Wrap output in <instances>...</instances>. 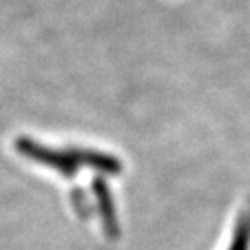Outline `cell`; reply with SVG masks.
Segmentation results:
<instances>
[{
    "label": "cell",
    "mask_w": 250,
    "mask_h": 250,
    "mask_svg": "<svg viewBox=\"0 0 250 250\" xmlns=\"http://www.w3.org/2000/svg\"><path fill=\"white\" fill-rule=\"evenodd\" d=\"M71 156L78 163H85L87 167L95 170H100V172H106V174H119L123 170V163L109 156V154H102V152L97 150H89V148H69Z\"/></svg>",
    "instance_id": "cell-3"
},
{
    "label": "cell",
    "mask_w": 250,
    "mask_h": 250,
    "mask_svg": "<svg viewBox=\"0 0 250 250\" xmlns=\"http://www.w3.org/2000/svg\"><path fill=\"white\" fill-rule=\"evenodd\" d=\"M15 148L24 158L58 170L60 174L67 176V178H74L78 172V161L72 158L69 150H54L50 146L39 145L32 137H17Z\"/></svg>",
    "instance_id": "cell-1"
},
{
    "label": "cell",
    "mask_w": 250,
    "mask_h": 250,
    "mask_svg": "<svg viewBox=\"0 0 250 250\" xmlns=\"http://www.w3.org/2000/svg\"><path fill=\"white\" fill-rule=\"evenodd\" d=\"M228 250H250V211H245L239 217Z\"/></svg>",
    "instance_id": "cell-4"
},
{
    "label": "cell",
    "mask_w": 250,
    "mask_h": 250,
    "mask_svg": "<svg viewBox=\"0 0 250 250\" xmlns=\"http://www.w3.org/2000/svg\"><path fill=\"white\" fill-rule=\"evenodd\" d=\"M93 191H95V197H97L104 232H106L107 237L115 239V237H119V221H117L115 204L111 200V193L107 189L106 182L102 178H95L93 180Z\"/></svg>",
    "instance_id": "cell-2"
}]
</instances>
